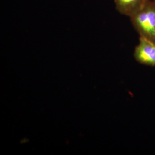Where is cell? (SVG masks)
<instances>
[{"instance_id":"obj_4","label":"cell","mask_w":155,"mask_h":155,"mask_svg":"<svg viewBox=\"0 0 155 155\" xmlns=\"http://www.w3.org/2000/svg\"><path fill=\"white\" fill-rule=\"evenodd\" d=\"M154 1H155V0H154Z\"/></svg>"},{"instance_id":"obj_1","label":"cell","mask_w":155,"mask_h":155,"mask_svg":"<svg viewBox=\"0 0 155 155\" xmlns=\"http://www.w3.org/2000/svg\"><path fill=\"white\" fill-rule=\"evenodd\" d=\"M130 18L140 37L155 43V1H149L140 11Z\"/></svg>"},{"instance_id":"obj_2","label":"cell","mask_w":155,"mask_h":155,"mask_svg":"<svg viewBox=\"0 0 155 155\" xmlns=\"http://www.w3.org/2000/svg\"><path fill=\"white\" fill-rule=\"evenodd\" d=\"M134 56L139 63L155 66V43L140 37L139 45L136 47Z\"/></svg>"},{"instance_id":"obj_3","label":"cell","mask_w":155,"mask_h":155,"mask_svg":"<svg viewBox=\"0 0 155 155\" xmlns=\"http://www.w3.org/2000/svg\"><path fill=\"white\" fill-rule=\"evenodd\" d=\"M150 0H114L117 10L122 15L132 17Z\"/></svg>"}]
</instances>
